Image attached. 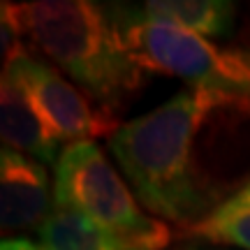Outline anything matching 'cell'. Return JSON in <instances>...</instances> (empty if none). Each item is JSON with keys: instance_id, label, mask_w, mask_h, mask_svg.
I'll use <instances>...</instances> for the list:
<instances>
[{"instance_id": "cell-1", "label": "cell", "mask_w": 250, "mask_h": 250, "mask_svg": "<svg viewBox=\"0 0 250 250\" xmlns=\"http://www.w3.org/2000/svg\"><path fill=\"white\" fill-rule=\"evenodd\" d=\"M225 104L204 88L188 86L160 107L107 137L109 151L142 204L183 229L208 215L211 202L195 171L192 146L208 114Z\"/></svg>"}, {"instance_id": "cell-2", "label": "cell", "mask_w": 250, "mask_h": 250, "mask_svg": "<svg viewBox=\"0 0 250 250\" xmlns=\"http://www.w3.org/2000/svg\"><path fill=\"white\" fill-rule=\"evenodd\" d=\"M12 7L23 40L98 100L102 111L123 109L144 86L148 70L109 9L88 0L12 2Z\"/></svg>"}, {"instance_id": "cell-3", "label": "cell", "mask_w": 250, "mask_h": 250, "mask_svg": "<svg viewBox=\"0 0 250 250\" xmlns=\"http://www.w3.org/2000/svg\"><path fill=\"white\" fill-rule=\"evenodd\" d=\"M54 206L81 215L123 250H165L167 223L144 213L95 142L67 144L56 160Z\"/></svg>"}, {"instance_id": "cell-4", "label": "cell", "mask_w": 250, "mask_h": 250, "mask_svg": "<svg viewBox=\"0 0 250 250\" xmlns=\"http://www.w3.org/2000/svg\"><path fill=\"white\" fill-rule=\"evenodd\" d=\"M146 70H158L204 88L225 104L250 109V51L225 49L183 28L139 19L132 9L109 12Z\"/></svg>"}, {"instance_id": "cell-5", "label": "cell", "mask_w": 250, "mask_h": 250, "mask_svg": "<svg viewBox=\"0 0 250 250\" xmlns=\"http://www.w3.org/2000/svg\"><path fill=\"white\" fill-rule=\"evenodd\" d=\"M2 74L23 90L58 142H93L116 130L118 123L111 114L93 109L88 98L65 79L56 65L30 51H21L5 62Z\"/></svg>"}, {"instance_id": "cell-6", "label": "cell", "mask_w": 250, "mask_h": 250, "mask_svg": "<svg viewBox=\"0 0 250 250\" xmlns=\"http://www.w3.org/2000/svg\"><path fill=\"white\" fill-rule=\"evenodd\" d=\"M44 165L12 148L0 153V227L5 234L42 229L54 208Z\"/></svg>"}, {"instance_id": "cell-7", "label": "cell", "mask_w": 250, "mask_h": 250, "mask_svg": "<svg viewBox=\"0 0 250 250\" xmlns=\"http://www.w3.org/2000/svg\"><path fill=\"white\" fill-rule=\"evenodd\" d=\"M0 134L5 148L40 162L58 160V139L14 81L2 74L0 88Z\"/></svg>"}, {"instance_id": "cell-8", "label": "cell", "mask_w": 250, "mask_h": 250, "mask_svg": "<svg viewBox=\"0 0 250 250\" xmlns=\"http://www.w3.org/2000/svg\"><path fill=\"white\" fill-rule=\"evenodd\" d=\"M132 12L139 19L183 28L208 40L229 35L236 7L223 0H148Z\"/></svg>"}, {"instance_id": "cell-9", "label": "cell", "mask_w": 250, "mask_h": 250, "mask_svg": "<svg viewBox=\"0 0 250 250\" xmlns=\"http://www.w3.org/2000/svg\"><path fill=\"white\" fill-rule=\"evenodd\" d=\"M183 234L190 239L250 250V181L232 197L213 206L206 218L183 229Z\"/></svg>"}, {"instance_id": "cell-10", "label": "cell", "mask_w": 250, "mask_h": 250, "mask_svg": "<svg viewBox=\"0 0 250 250\" xmlns=\"http://www.w3.org/2000/svg\"><path fill=\"white\" fill-rule=\"evenodd\" d=\"M40 243L44 250H123L88 220L61 206H54L51 218L42 225Z\"/></svg>"}, {"instance_id": "cell-11", "label": "cell", "mask_w": 250, "mask_h": 250, "mask_svg": "<svg viewBox=\"0 0 250 250\" xmlns=\"http://www.w3.org/2000/svg\"><path fill=\"white\" fill-rule=\"evenodd\" d=\"M0 250H44V248H42V243L30 241L26 236H9V239H2Z\"/></svg>"}, {"instance_id": "cell-12", "label": "cell", "mask_w": 250, "mask_h": 250, "mask_svg": "<svg viewBox=\"0 0 250 250\" xmlns=\"http://www.w3.org/2000/svg\"><path fill=\"white\" fill-rule=\"evenodd\" d=\"M171 250H220V248H204V246H179V248Z\"/></svg>"}]
</instances>
